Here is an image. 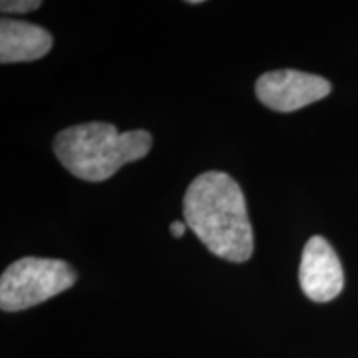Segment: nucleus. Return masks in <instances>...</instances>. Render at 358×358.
<instances>
[{
  "label": "nucleus",
  "instance_id": "1",
  "mask_svg": "<svg viewBox=\"0 0 358 358\" xmlns=\"http://www.w3.org/2000/svg\"><path fill=\"white\" fill-rule=\"evenodd\" d=\"M185 222L214 256L229 262L249 261L254 234L245 198L229 174L208 171L192 179L182 199Z\"/></svg>",
  "mask_w": 358,
  "mask_h": 358
},
{
  "label": "nucleus",
  "instance_id": "2",
  "mask_svg": "<svg viewBox=\"0 0 358 358\" xmlns=\"http://www.w3.org/2000/svg\"><path fill=\"white\" fill-rule=\"evenodd\" d=\"M151 145L153 138L145 129L120 133L115 124L92 122L58 133L53 150L66 171L83 181L100 182L123 164L145 158Z\"/></svg>",
  "mask_w": 358,
  "mask_h": 358
},
{
  "label": "nucleus",
  "instance_id": "3",
  "mask_svg": "<svg viewBox=\"0 0 358 358\" xmlns=\"http://www.w3.org/2000/svg\"><path fill=\"white\" fill-rule=\"evenodd\" d=\"M77 272L60 259L22 257L3 271L0 279V307L19 312L35 307L69 290Z\"/></svg>",
  "mask_w": 358,
  "mask_h": 358
},
{
  "label": "nucleus",
  "instance_id": "4",
  "mask_svg": "<svg viewBox=\"0 0 358 358\" xmlns=\"http://www.w3.org/2000/svg\"><path fill=\"white\" fill-rule=\"evenodd\" d=\"M330 83L319 75L297 70L267 71L256 82V95L267 108L290 113L322 100L330 93Z\"/></svg>",
  "mask_w": 358,
  "mask_h": 358
},
{
  "label": "nucleus",
  "instance_id": "5",
  "mask_svg": "<svg viewBox=\"0 0 358 358\" xmlns=\"http://www.w3.org/2000/svg\"><path fill=\"white\" fill-rule=\"evenodd\" d=\"M299 282L303 294L313 302H330L343 289V268L329 241L313 236L303 248Z\"/></svg>",
  "mask_w": 358,
  "mask_h": 358
},
{
  "label": "nucleus",
  "instance_id": "6",
  "mask_svg": "<svg viewBox=\"0 0 358 358\" xmlns=\"http://www.w3.org/2000/svg\"><path fill=\"white\" fill-rule=\"evenodd\" d=\"M53 45L52 35L42 27L22 20L0 22V62L20 64L47 55Z\"/></svg>",
  "mask_w": 358,
  "mask_h": 358
},
{
  "label": "nucleus",
  "instance_id": "7",
  "mask_svg": "<svg viewBox=\"0 0 358 358\" xmlns=\"http://www.w3.org/2000/svg\"><path fill=\"white\" fill-rule=\"evenodd\" d=\"M42 6L40 0H3L0 10L3 13H29Z\"/></svg>",
  "mask_w": 358,
  "mask_h": 358
},
{
  "label": "nucleus",
  "instance_id": "8",
  "mask_svg": "<svg viewBox=\"0 0 358 358\" xmlns=\"http://www.w3.org/2000/svg\"><path fill=\"white\" fill-rule=\"evenodd\" d=\"M186 227H187L186 222L174 221V222H171V226H169V231H171V234L174 237H182V236H185V232H186Z\"/></svg>",
  "mask_w": 358,
  "mask_h": 358
},
{
  "label": "nucleus",
  "instance_id": "9",
  "mask_svg": "<svg viewBox=\"0 0 358 358\" xmlns=\"http://www.w3.org/2000/svg\"><path fill=\"white\" fill-rule=\"evenodd\" d=\"M187 3H191V6H198V3H203V2H201V0H189Z\"/></svg>",
  "mask_w": 358,
  "mask_h": 358
}]
</instances>
